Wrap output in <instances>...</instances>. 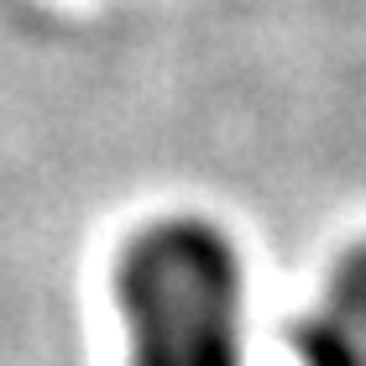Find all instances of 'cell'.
<instances>
[{
  "mask_svg": "<svg viewBox=\"0 0 366 366\" xmlns=\"http://www.w3.org/2000/svg\"><path fill=\"white\" fill-rule=\"evenodd\" d=\"M131 366H241V262L204 220H168L121 262Z\"/></svg>",
  "mask_w": 366,
  "mask_h": 366,
  "instance_id": "1",
  "label": "cell"
},
{
  "mask_svg": "<svg viewBox=\"0 0 366 366\" xmlns=\"http://www.w3.org/2000/svg\"><path fill=\"white\" fill-rule=\"evenodd\" d=\"M293 351L304 366H366V246H356L335 267Z\"/></svg>",
  "mask_w": 366,
  "mask_h": 366,
  "instance_id": "2",
  "label": "cell"
}]
</instances>
